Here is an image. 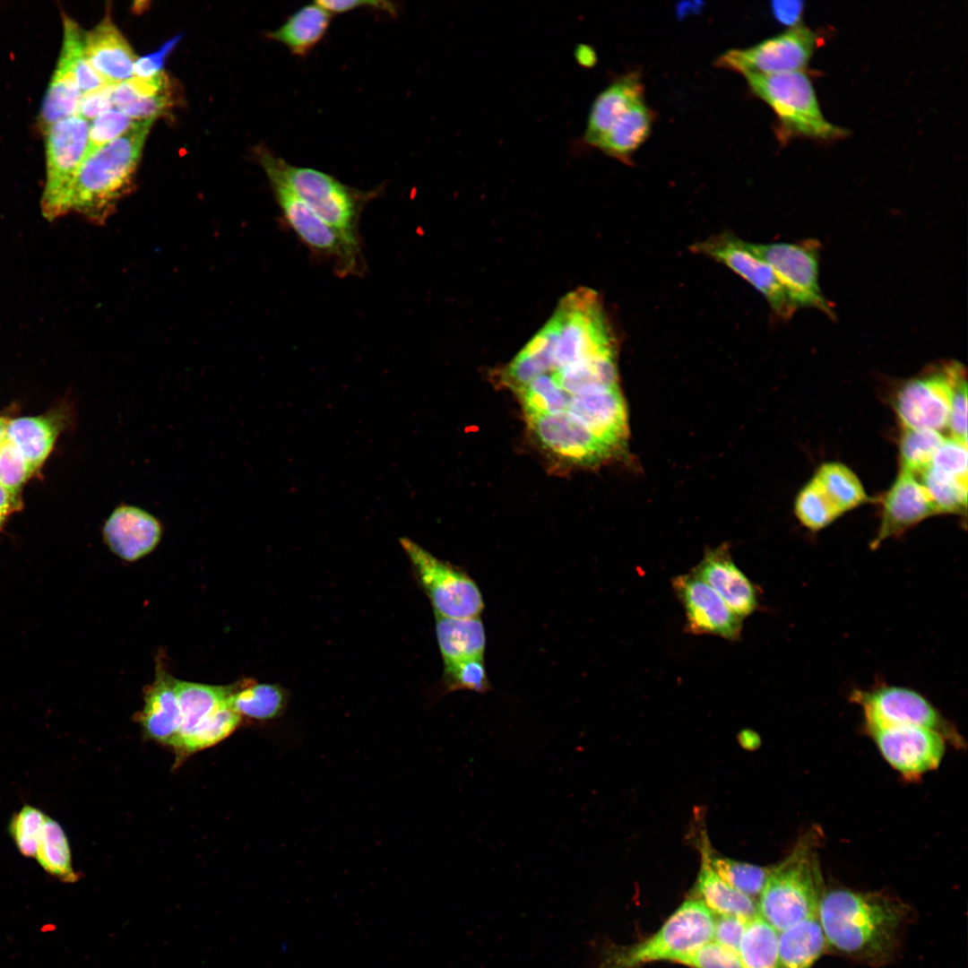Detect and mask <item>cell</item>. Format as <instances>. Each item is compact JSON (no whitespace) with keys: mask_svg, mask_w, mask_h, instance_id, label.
Instances as JSON below:
<instances>
[{"mask_svg":"<svg viewBox=\"0 0 968 968\" xmlns=\"http://www.w3.org/2000/svg\"><path fill=\"white\" fill-rule=\"evenodd\" d=\"M701 852L715 872L731 886L751 898L759 897L772 867H762L716 854L703 843Z\"/></svg>","mask_w":968,"mask_h":968,"instance_id":"8d00e7d4","label":"cell"},{"mask_svg":"<svg viewBox=\"0 0 968 968\" xmlns=\"http://www.w3.org/2000/svg\"><path fill=\"white\" fill-rule=\"evenodd\" d=\"M285 691L278 685L245 682L229 697V705L239 715L269 721L278 717L285 708Z\"/></svg>","mask_w":968,"mask_h":968,"instance_id":"d6a6232c","label":"cell"},{"mask_svg":"<svg viewBox=\"0 0 968 968\" xmlns=\"http://www.w3.org/2000/svg\"><path fill=\"white\" fill-rule=\"evenodd\" d=\"M935 514H938L937 508L918 476L901 469L883 498L881 522L872 549Z\"/></svg>","mask_w":968,"mask_h":968,"instance_id":"ac0fdd59","label":"cell"},{"mask_svg":"<svg viewBox=\"0 0 968 968\" xmlns=\"http://www.w3.org/2000/svg\"><path fill=\"white\" fill-rule=\"evenodd\" d=\"M644 101V86L637 73L617 79L595 99L583 135L594 147L615 122L635 105Z\"/></svg>","mask_w":968,"mask_h":968,"instance_id":"cb8c5ba5","label":"cell"},{"mask_svg":"<svg viewBox=\"0 0 968 968\" xmlns=\"http://www.w3.org/2000/svg\"><path fill=\"white\" fill-rule=\"evenodd\" d=\"M241 717L227 701L205 717L177 749L184 753H193L213 746L238 727Z\"/></svg>","mask_w":968,"mask_h":968,"instance_id":"74e56055","label":"cell"},{"mask_svg":"<svg viewBox=\"0 0 968 968\" xmlns=\"http://www.w3.org/2000/svg\"><path fill=\"white\" fill-rule=\"evenodd\" d=\"M239 684L212 686L174 679L181 713V728L173 745L177 748L212 712L228 701Z\"/></svg>","mask_w":968,"mask_h":968,"instance_id":"83f0119b","label":"cell"},{"mask_svg":"<svg viewBox=\"0 0 968 968\" xmlns=\"http://www.w3.org/2000/svg\"><path fill=\"white\" fill-rule=\"evenodd\" d=\"M675 963L691 968H743L737 953L712 940Z\"/></svg>","mask_w":968,"mask_h":968,"instance_id":"7dc6e473","label":"cell"},{"mask_svg":"<svg viewBox=\"0 0 968 968\" xmlns=\"http://www.w3.org/2000/svg\"><path fill=\"white\" fill-rule=\"evenodd\" d=\"M652 123L653 112L642 101L620 117L594 147L627 161L648 137Z\"/></svg>","mask_w":968,"mask_h":968,"instance_id":"4dcf8cb0","label":"cell"},{"mask_svg":"<svg viewBox=\"0 0 968 968\" xmlns=\"http://www.w3.org/2000/svg\"><path fill=\"white\" fill-rule=\"evenodd\" d=\"M778 931L760 915L747 923L739 956L743 968H778Z\"/></svg>","mask_w":968,"mask_h":968,"instance_id":"d590c367","label":"cell"},{"mask_svg":"<svg viewBox=\"0 0 968 968\" xmlns=\"http://www.w3.org/2000/svg\"><path fill=\"white\" fill-rule=\"evenodd\" d=\"M672 586L684 608L689 633L739 638L742 618L704 581L693 573L680 575L673 579Z\"/></svg>","mask_w":968,"mask_h":968,"instance_id":"2e32d148","label":"cell"},{"mask_svg":"<svg viewBox=\"0 0 968 968\" xmlns=\"http://www.w3.org/2000/svg\"><path fill=\"white\" fill-rule=\"evenodd\" d=\"M332 14L315 2L292 13L268 37L283 44L293 55L307 56L324 37Z\"/></svg>","mask_w":968,"mask_h":968,"instance_id":"f546056e","label":"cell"},{"mask_svg":"<svg viewBox=\"0 0 968 968\" xmlns=\"http://www.w3.org/2000/svg\"><path fill=\"white\" fill-rule=\"evenodd\" d=\"M817 45V35L799 24L750 48L729 50L716 65L744 75L803 71Z\"/></svg>","mask_w":968,"mask_h":968,"instance_id":"4fadbf2b","label":"cell"},{"mask_svg":"<svg viewBox=\"0 0 968 968\" xmlns=\"http://www.w3.org/2000/svg\"><path fill=\"white\" fill-rule=\"evenodd\" d=\"M163 525L147 510L121 503L108 515L102 528L108 548L125 561L138 560L160 543Z\"/></svg>","mask_w":968,"mask_h":968,"instance_id":"d6986e66","label":"cell"},{"mask_svg":"<svg viewBox=\"0 0 968 968\" xmlns=\"http://www.w3.org/2000/svg\"><path fill=\"white\" fill-rule=\"evenodd\" d=\"M257 158L268 179L281 181L324 221L359 241L361 213L378 192L361 191L315 169L293 166L267 149H259Z\"/></svg>","mask_w":968,"mask_h":968,"instance_id":"277c9868","label":"cell"},{"mask_svg":"<svg viewBox=\"0 0 968 968\" xmlns=\"http://www.w3.org/2000/svg\"><path fill=\"white\" fill-rule=\"evenodd\" d=\"M851 697L862 707L865 726L928 728L938 731L955 746H962L961 736L954 725L915 690L899 686H880L870 690H855Z\"/></svg>","mask_w":968,"mask_h":968,"instance_id":"30bf717a","label":"cell"},{"mask_svg":"<svg viewBox=\"0 0 968 968\" xmlns=\"http://www.w3.org/2000/svg\"><path fill=\"white\" fill-rule=\"evenodd\" d=\"M9 419H8L7 417L0 415V444L5 438L6 428H7V424L9 422Z\"/></svg>","mask_w":968,"mask_h":968,"instance_id":"91938a15","label":"cell"},{"mask_svg":"<svg viewBox=\"0 0 968 968\" xmlns=\"http://www.w3.org/2000/svg\"><path fill=\"white\" fill-rule=\"evenodd\" d=\"M702 4H703L701 2L682 4L680 3L679 7H678V14L680 18H682L683 16L688 15L691 11L696 12V10L699 9Z\"/></svg>","mask_w":968,"mask_h":968,"instance_id":"680465c9","label":"cell"},{"mask_svg":"<svg viewBox=\"0 0 968 968\" xmlns=\"http://www.w3.org/2000/svg\"><path fill=\"white\" fill-rule=\"evenodd\" d=\"M947 428L951 438L967 444V382L965 374L955 384Z\"/></svg>","mask_w":968,"mask_h":968,"instance_id":"681fc988","label":"cell"},{"mask_svg":"<svg viewBox=\"0 0 968 968\" xmlns=\"http://www.w3.org/2000/svg\"><path fill=\"white\" fill-rule=\"evenodd\" d=\"M444 688L445 692L471 690L486 693L490 688L484 659H472L444 666Z\"/></svg>","mask_w":968,"mask_h":968,"instance_id":"7bdbcfd3","label":"cell"},{"mask_svg":"<svg viewBox=\"0 0 968 968\" xmlns=\"http://www.w3.org/2000/svg\"><path fill=\"white\" fill-rule=\"evenodd\" d=\"M944 439L936 430L903 428L899 444L901 469L920 476L929 468Z\"/></svg>","mask_w":968,"mask_h":968,"instance_id":"ab89813d","label":"cell"},{"mask_svg":"<svg viewBox=\"0 0 968 968\" xmlns=\"http://www.w3.org/2000/svg\"><path fill=\"white\" fill-rule=\"evenodd\" d=\"M35 858L45 871L63 882L73 883L79 879L73 868L66 835L51 817H46Z\"/></svg>","mask_w":968,"mask_h":968,"instance_id":"e575fe53","label":"cell"},{"mask_svg":"<svg viewBox=\"0 0 968 968\" xmlns=\"http://www.w3.org/2000/svg\"><path fill=\"white\" fill-rule=\"evenodd\" d=\"M436 633L444 666L484 659L486 635L479 617L451 618L436 615Z\"/></svg>","mask_w":968,"mask_h":968,"instance_id":"484cf974","label":"cell"},{"mask_svg":"<svg viewBox=\"0 0 968 968\" xmlns=\"http://www.w3.org/2000/svg\"><path fill=\"white\" fill-rule=\"evenodd\" d=\"M815 839L805 834L783 860L772 867L759 895V915L778 932L817 914L825 890Z\"/></svg>","mask_w":968,"mask_h":968,"instance_id":"5b68a950","label":"cell"},{"mask_svg":"<svg viewBox=\"0 0 968 968\" xmlns=\"http://www.w3.org/2000/svg\"><path fill=\"white\" fill-rule=\"evenodd\" d=\"M82 96L73 69L59 56L39 117V125L43 132L56 122L77 115Z\"/></svg>","mask_w":968,"mask_h":968,"instance_id":"1f68e13d","label":"cell"},{"mask_svg":"<svg viewBox=\"0 0 968 968\" xmlns=\"http://www.w3.org/2000/svg\"><path fill=\"white\" fill-rule=\"evenodd\" d=\"M818 915L778 932V968H811L827 950Z\"/></svg>","mask_w":968,"mask_h":968,"instance_id":"4316f807","label":"cell"},{"mask_svg":"<svg viewBox=\"0 0 968 968\" xmlns=\"http://www.w3.org/2000/svg\"><path fill=\"white\" fill-rule=\"evenodd\" d=\"M967 444L944 439L934 454L930 468L960 479H967Z\"/></svg>","mask_w":968,"mask_h":968,"instance_id":"c3c4849f","label":"cell"},{"mask_svg":"<svg viewBox=\"0 0 968 968\" xmlns=\"http://www.w3.org/2000/svg\"><path fill=\"white\" fill-rule=\"evenodd\" d=\"M817 915L828 949L880 966L895 958L911 908L882 892L833 888L824 891Z\"/></svg>","mask_w":968,"mask_h":968,"instance_id":"6da1fadb","label":"cell"},{"mask_svg":"<svg viewBox=\"0 0 968 968\" xmlns=\"http://www.w3.org/2000/svg\"><path fill=\"white\" fill-rule=\"evenodd\" d=\"M813 479L843 514L869 501L860 479L841 462L821 464Z\"/></svg>","mask_w":968,"mask_h":968,"instance_id":"836d02e7","label":"cell"},{"mask_svg":"<svg viewBox=\"0 0 968 968\" xmlns=\"http://www.w3.org/2000/svg\"><path fill=\"white\" fill-rule=\"evenodd\" d=\"M964 374V367L952 361L904 383L894 400L903 428L940 432L947 428L953 389Z\"/></svg>","mask_w":968,"mask_h":968,"instance_id":"8fae6325","label":"cell"},{"mask_svg":"<svg viewBox=\"0 0 968 968\" xmlns=\"http://www.w3.org/2000/svg\"><path fill=\"white\" fill-rule=\"evenodd\" d=\"M576 58L581 65L589 66L595 63V54L587 46H579L576 49Z\"/></svg>","mask_w":968,"mask_h":968,"instance_id":"6f0895ef","label":"cell"},{"mask_svg":"<svg viewBox=\"0 0 968 968\" xmlns=\"http://www.w3.org/2000/svg\"><path fill=\"white\" fill-rule=\"evenodd\" d=\"M714 914L698 898L685 901L651 937L630 946L593 943L581 968H639L653 962L675 963L713 939Z\"/></svg>","mask_w":968,"mask_h":968,"instance_id":"3957f363","label":"cell"},{"mask_svg":"<svg viewBox=\"0 0 968 968\" xmlns=\"http://www.w3.org/2000/svg\"><path fill=\"white\" fill-rule=\"evenodd\" d=\"M333 14L348 13L359 8H369L396 14L397 7L392 2L365 0H319L315 2Z\"/></svg>","mask_w":968,"mask_h":968,"instance_id":"db71d44e","label":"cell"},{"mask_svg":"<svg viewBox=\"0 0 968 968\" xmlns=\"http://www.w3.org/2000/svg\"><path fill=\"white\" fill-rule=\"evenodd\" d=\"M46 817L39 808L26 805L12 818L10 833L22 855L35 858Z\"/></svg>","mask_w":968,"mask_h":968,"instance_id":"ee69618b","label":"cell"},{"mask_svg":"<svg viewBox=\"0 0 968 968\" xmlns=\"http://www.w3.org/2000/svg\"><path fill=\"white\" fill-rule=\"evenodd\" d=\"M692 573L710 586L740 618L757 609V591L734 563L726 546L705 552Z\"/></svg>","mask_w":968,"mask_h":968,"instance_id":"ffe728a7","label":"cell"},{"mask_svg":"<svg viewBox=\"0 0 968 968\" xmlns=\"http://www.w3.org/2000/svg\"><path fill=\"white\" fill-rule=\"evenodd\" d=\"M72 407L61 403L39 416L9 419L5 438L37 471L50 454L60 434L72 423Z\"/></svg>","mask_w":968,"mask_h":968,"instance_id":"44dd1931","label":"cell"},{"mask_svg":"<svg viewBox=\"0 0 968 968\" xmlns=\"http://www.w3.org/2000/svg\"><path fill=\"white\" fill-rule=\"evenodd\" d=\"M938 514H962L967 507V479H960L929 468L920 475Z\"/></svg>","mask_w":968,"mask_h":968,"instance_id":"b9f144b4","label":"cell"},{"mask_svg":"<svg viewBox=\"0 0 968 968\" xmlns=\"http://www.w3.org/2000/svg\"><path fill=\"white\" fill-rule=\"evenodd\" d=\"M744 76L752 91L774 111L786 135L828 141L846 134L844 128L825 117L804 71Z\"/></svg>","mask_w":968,"mask_h":968,"instance_id":"8992f818","label":"cell"},{"mask_svg":"<svg viewBox=\"0 0 968 968\" xmlns=\"http://www.w3.org/2000/svg\"><path fill=\"white\" fill-rule=\"evenodd\" d=\"M180 36H176L166 41L158 50L144 56L136 58L134 65V76L149 78L160 72L165 64L168 55L174 49Z\"/></svg>","mask_w":968,"mask_h":968,"instance_id":"f5cc1de1","label":"cell"},{"mask_svg":"<svg viewBox=\"0 0 968 968\" xmlns=\"http://www.w3.org/2000/svg\"><path fill=\"white\" fill-rule=\"evenodd\" d=\"M89 129V121L75 115L44 131L47 169L41 209L50 220L68 213L72 186L87 153Z\"/></svg>","mask_w":968,"mask_h":968,"instance_id":"ba28073f","label":"cell"},{"mask_svg":"<svg viewBox=\"0 0 968 968\" xmlns=\"http://www.w3.org/2000/svg\"><path fill=\"white\" fill-rule=\"evenodd\" d=\"M154 119L137 120L124 134L86 154L73 181L68 212L106 217L129 186Z\"/></svg>","mask_w":968,"mask_h":968,"instance_id":"7a4b0ae2","label":"cell"},{"mask_svg":"<svg viewBox=\"0 0 968 968\" xmlns=\"http://www.w3.org/2000/svg\"><path fill=\"white\" fill-rule=\"evenodd\" d=\"M36 471L6 438L0 444V485L15 497Z\"/></svg>","mask_w":968,"mask_h":968,"instance_id":"f6af8a7d","label":"cell"},{"mask_svg":"<svg viewBox=\"0 0 968 968\" xmlns=\"http://www.w3.org/2000/svg\"><path fill=\"white\" fill-rule=\"evenodd\" d=\"M748 920L735 915L714 916L713 939L737 953Z\"/></svg>","mask_w":968,"mask_h":968,"instance_id":"f907efd6","label":"cell"},{"mask_svg":"<svg viewBox=\"0 0 968 968\" xmlns=\"http://www.w3.org/2000/svg\"><path fill=\"white\" fill-rule=\"evenodd\" d=\"M771 10L778 22L793 28L799 25L804 4L802 1H774L771 4Z\"/></svg>","mask_w":968,"mask_h":968,"instance_id":"11a10c76","label":"cell"},{"mask_svg":"<svg viewBox=\"0 0 968 968\" xmlns=\"http://www.w3.org/2000/svg\"><path fill=\"white\" fill-rule=\"evenodd\" d=\"M886 762L908 779L936 769L946 751V739L938 731L918 726H866Z\"/></svg>","mask_w":968,"mask_h":968,"instance_id":"5bb4252c","label":"cell"},{"mask_svg":"<svg viewBox=\"0 0 968 968\" xmlns=\"http://www.w3.org/2000/svg\"><path fill=\"white\" fill-rule=\"evenodd\" d=\"M692 250L715 259L746 280L782 318H789L797 309L771 267L750 251L747 242L722 233L694 245Z\"/></svg>","mask_w":968,"mask_h":968,"instance_id":"9a60e30c","label":"cell"},{"mask_svg":"<svg viewBox=\"0 0 968 968\" xmlns=\"http://www.w3.org/2000/svg\"><path fill=\"white\" fill-rule=\"evenodd\" d=\"M174 678L159 669L144 697L141 722L153 739L173 746L181 728V713L174 688Z\"/></svg>","mask_w":968,"mask_h":968,"instance_id":"d4e9b609","label":"cell"},{"mask_svg":"<svg viewBox=\"0 0 968 968\" xmlns=\"http://www.w3.org/2000/svg\"><path fill=\"white\" fill-rule=\"evenodd\" d=\"M539 443L557 456L580 464H593L615 453L565 412L526 417Z\"/></svg>","mask_w":968,"mask_h":968,"instance_id":"e0dca14e","label":"cell"},{"mask_svg":"<svg viewBox=\"0 0 968 968\" xmlns=\"http://www.w3.org/2000/svg\"><path fill=\"white\" fill-rule=\"evenodd\" d=\"M114 108L134 120L154 119L174 105V87L164 72L149 78L133 76L113 87Z\"/></svg>","mask_w":968,"mask_h":968,"instance_id":"603a6c76","label":"cell"},{"mask_svg":"<svg viewBox=\"0 0 968 968\" xmlns=\"http://www.w3.org/2000/svg\"><path fill=\"white\" fill-rule=\"evenodd\" d=\"M64 41L60 56L73 69L82 93L88 92L105 82L90 65L84 50V33L72 18L63 14Z\"/></svg>","mask_w":968,"mask_h":968,"instance_id":"f35d334b","label":"cell"},{"mask_svg":"<svg viewBox=\"0 0 968 968\" xmlns=\"http://www.w3.org/2000/svg\"><path fill=\"white\" fill-rule=\"evenodd\" d=\"M21 507V497L13 496L0 485V530L7 518Z\"/></svg>","mask_w":968,"mask_h":968,"instance_id":"9f6ffc18","label":"cell"},{"mask_svg":"<svg viewBox=\"0 0 968 968\" xmlns=\"http://www.w3.org/2000/svg\"><path fill=\"white\" fill-rule=\"evenodd\" d=\"M281 215L295 236L311 252L331 259L338 274L360 272L359 241L349 238L317 216L281 181L269 178Z\"/></svg>","mask_w":968,"mask_h":968,"instance_id":"9c48e42d","label":"cell"},{"mask_svg":"<svg viewBox=\"0 0 968 968\" xmlns=\"http://www.w3.org/2000/svg\"><path fill=\"white\" fill-rule=\"evenodd\" d=\"M136 121L115 108L99 115L90 124L86 154L116 140L126 133Z\"/></svg>","mask_w":968,"mask_h":968,"instance_id":"bcb514c9","label":"cell"},{"mask_svg":"<svg viewBox=\"0 0 968 968\" xmlns=\"http://www.w3.org/2000/svg\"><path fill=\"white\" fill-rule=\"evenodd\" d=\"M701 866L696 883L697 898L716 915H735L747 920L758 916L757 903L723 880L701 852Z\"/></svg>","mask_w":968,"mask_h":968,"instance_id":"f1b7e54d","label":"cell"},{"mask_svg":"<svg viewBox=\"0 0 968 968\" xmlns=\"http://www.w3.org/2000/svg\"><path fill=\"white\" fill-rule=\"evenodd\" d=\"M114 85L104 83L97 89L83 93L77 115L89 121L113 108Z\"/></svg>","mask_w":968,"mask_h":968,"instance_id":"816d5d0a","label":"cell"},{"mask_svg":"<svg viewBox=\"0 0 968 968\" xmlns=\"http://www.w3.org/2000/svg\"><path fill=\"white\" fill-rule=\"evenodd\" d=\"M401 545L435 615L451 618L480 616L484 609L482 594L464 570L437 558L409 539H401Z\"/></svg>","mask_w":968,"mask_h":968,"instance_id":"52a82bcc","label":"cell"},{"mask_svg":"<svg viewBox=\"0 0 968 968\" xmlns=\"http://www.w3.org/2000/svg\"><path fill=\"white\" fill-rule=\"evenodd\" d=\"M795 514L806 528L817 532L832 523L843 512L812 478L796 497Z\"/></svg>","mask_w":968,"mask_h":968,"instance_id":"60d3db41","label":"cell"},{"mask_svg":"<svg viewBox=\"0 0 968 968\" xmlns=\"http://www.w3.org/2000/svg\"><path fill=\"white\" fill-rule=\"evenodd\" d=\"M747 244L752 253L771 267L796 308H816L834 315L819 285L817 244L811 241Z\"/></svg>","mask_w":968,"mask_h":968,"instance_id":"7c38bea8","label":"cell"},{"mask_svg":"<svg viewBox=\"0 0 968 968\" xmlns=\"http://www.w3.org/2000/svg\"><path fill=\"white\" fill-rule=\"evenodd\" d=\"M86 57L105 83L117 84L134 76L135 55L108 13L84 33Z\"/></svg>","mask_w":968,"mask_h":968,"instance_id":"7402d4cb","label":"cell"}]
</instances>
